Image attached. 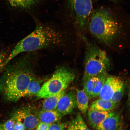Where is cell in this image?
Masks as SVG:
<instances>
[{"label": "cell", "instance_id": "16", "mask_svg": "<svg viewBox=\"0 0 130 130\" xmlns=\"http://www.w3.org/2000/svg\"><path fill=\"white\" fill-rule=\"evenodd\" d=\"M43 81L42 79H37L35 77L31 81L26 88L21 94V98L37 94L40 90Z\"/></svg>", "mask_w": 130, "mask_h": 130}, {"label": "cell", "instance_id": "25", "mask_svg": "<svg viewBox=\"0 0 130 130\" xmlns=\"http://www.w3.org/2000/svg\"><path fill=\"white\" fill-rule=\"evenodd\" d=\"M50 125L42 122H40L37 127L44 130H48Z\"/></svg>", "mask_w": 130, "mask_h": 130}, {"label": "cell", "instance_id": "30", "mask_svg": "<svg viewBox=\"0 0 130 130\" xmlns=\"http://www.w3.org/2000/svg\"><path fill=\"white\" fill-rule=\"evenodd\" d=\"M118 130H123V129H119Z\"/></svg>", "mask_w": 130, "mask_h": 130}, {"label": "cell", "instance_id": "22", "mask_svg": "<svg viewBox=\"0 0 130 130\" xmlns=\"http://www.w3.org/2000/svg\"><path fill=\"white\" fill-rule=\"evenodd\" d=\"M8 56L4 51H0V74L5 67V63Z\"/></svg>", "mask_w": 130, "mask_h": 130}, {"label": "cell", "instance_id": "20", "mask_svg": "<svg viewBox=\"0 0 130 130\" xmlns=\"http://www.w3.org/2000/svg\"><path fill=\"white\" fill-rule=\"evenodd\" d=\"M124 92L125 84L124 83L115 91L110 100L113 103L118 104L122 99Z\"/></svg>", "mask_w": 130, "mask_h": 130}, {"label": "cell", "instance_id": "17", "mask_svg": "<svg viewBox=\"0 0 130 130\" xmlns=\"http://www.w3.org/2000/svg\"><path fill=\"white\" fill-rule=\"evenodd\" d=\"M65 93V91L47 98L44 101L42 110H55L56 109L60 99Z\"/></svg>", "mask_w": 130, "mask_h": 130}, {"label": "cell", "instance_id": "5", "mask_svg": "<svg viewBox=\"0 0 130 130\" xmlns=\"http://www.w3.org/2000/svg\"><path fill=\"white\" fill-rule=\"evenodd\" d=\"M75 75L68 68H58L37 94L38 98H46L64 91L74 80Z\"/></svg>", "mask_w": 130, "mask_h": 130}, {"label": "cell", "instance_id": "1", "mask_svg": "<svg viewBox=\"0 0 130 130\" xmlns=\"http://www.w3.org/2000/svg\"><path fill=\"white\" fill-rule=\"evenodd\" d=\"M27 53L5 66L0 78V91L8 101L15 102L36 77L34 56Z\"/></svg>", "mask_w": 130, "mask_h": 130}, {"label": "cell", "instance_id": "13", "mask_svg": "<svg viewBox=\"0 0 130 130\" xmlns=\"http://www.w3.org/2000/svg\"><path fill=\"white\" fill-rule=\"evenodd\" d=\"M37 117L40 122L51 124L58 122L62 117L55 110H42L39 113Z\"/></svg>", "mask_w": 130, "mask_h": 130}, {"label": "cell", "instance_id": "27", "mask_svg": "<svg viewBox=\"0 0 130 130\" xmlns=\"http://www.w3.org/2000/svg\"><path fill=\"white\" fill-rule=\"evenodd\" d=\"M0 130H4L3 128L2 125L0 124Z\"/></svg>", "mask_w": 130, "mask_h": 130}, {"label": "cell", "instance_id": "10", "mask_svg": "<svg viewBox=\"0 0 130 130\" xmlns=\"http://www.w3.org/2000/svg\"><path fill=\"white\" fill-rule=\"evenodd\" d=\"M124 82L116 76L107 77L99 94L100 99L110 100L114 93Z\"/></svg>", "mask_w": 130, "mask_h": 130}, {"label": "cell", "instance_id": "11", "mask_svg": "<svg viewBox=\"0 0 130 130\" xmlns=\"http://www.w3.org/2000/svg\"><path fill=\"white\" fill-rule=\"evenodd\" d=\"M115 113L111 111H102L89 109L88 112L89 123L92 127L96 128L106 118Z\"/></svg>", "mask_w": 130, "mask_h": 130}, {"label": "cell", "instance_id": "15", "mask_svg": "<svg viewBox=\"0 0 130 130\" xmlns=\"http://www.w3.org/2000/svg\"><path fill=\"white\" fill-rule=\"evenodd\" d=\"M117 104L110 100H106L101 99L95 100L92 104L90 109L100 111H110L114 109Z\"/></svg>", "mask_w": 130, "mask_h": 130}, {"label": "cell", "instance_id": "24", "mask_svg": "<svg viewBox=\"0 0 130 130\" xmlns=\"http://www.w3.org/2000/svg\"><path fill=\"white\" fill-rule=\"evenodd\" d=\"M26 129L25 126L21 122L16 121L14 130H25Z\"/></svg>", "mask_w": 130, "mask_h": 130}, {"label": "cell", "instance_id": "29", "mask_svg": "<svg viewBox=\"0 0 130 130\" xmlns=\"http://www.w3.org/2000/svg\"><path fill=\"white\" fill-rule=\"evenodd\" d=\"M36 130H43V129H40V128H39L37 127V129H36Z\"/></svg>", "mask_w": 130, "mask_h": 130}, {"label": "cell", "instance_id": "4", "mask_svg": "<svg viewBox=\"0 0 130 130\" xmlns=\"http://www.w3.org/2000/svg\"><path fill=\"white\" fill-rule=\"evenodd\" d=\"M86 50L84 58L83 81L89 78L106 73L110 62L106 52L85 40Z\"/></svg>", "mask_w": 130, "mask_h": 130}, {"label": "cell", "instance_id": "12", "mask_svg": "<svg viewBox=\"0 0 130 130\" xmlns=\"http://www.w3.org/2000/svg\"><path fill=\"white\" fill-rule=\"evenodd\" d=\"M120 116L118 114L108 117L98 125L96 130H118L119 127Z\"/></svg>", "mask_w": 130, "mask_h": 130}, {"label": "cell", "instance_id": "26", "mask_svg": "<svg viewBox=\"0 0 130 130\" xmlns=\"http://www.w3.org/2000/svg\"><path fill=\"white\" fill-rule=\"evenodd\" d=\"M95 1H99V0H95ZM109 1L112 2L114 3H116L118 1V0H109Z\"/></svg>", "mask_w": 130, "mask_h": 130}, {"label": "cell", "instance_id": "21", "mask_svg": "<svg viewBox=\"0 0 130 130\" xmlns=\"http://www.w3.org/2000/svg\"><path fill=\"white\" fill-rule=\"evenodd\" d=\"M16 121L14 116L2 125L4 130H14Z\"/></svg>", "mask_w": 130, "mask_h": 130}, {"label": "cell", "instance_id": "6", "mask_svg": "<svg viewBox=\"0 0 130 130\" xmlns=\"http://www.w3.org/2000/svg\"><path fill=\"white\" fill-rule=\"evenodd\" d=\"M68 1L76 24L78 27L83 28L92 13V0H68Z\"/></svg>", "mask_w": 130, "mask_h": 130}, {"label": "cell", "instance_id": "9", "mask_svg": "<svg viewBox=\"0 0 130 130\" xmlns=\"http://www.w3.org/2000/svg\"><path fill=\"white\" fill-rule=\"evenodd\" d=\"M16 121L21 122L26 129L33 130L37 127L40 122L37 115L30 109L23 108L17 112L14 116Z\"/></svg>", "mask_w": 130, "mask_h": 130}, {"label": "cell", "instance_id": "8", "mask_svg": "<svg viewBox=\"0 0 130 130\" xmlns=\"http://www.w3.org/2000/svg\"><path fill=\"white\" fill-rule=\"evenodd\" d=\"M76 106V92L71 91L61 97L55 110L62 117L72 113Z\"/></svg>", "mask_w": 130, "mask_h": 130}, {"label": "cell", "instance_id": "23", "mask_svg": "<svg viewBox=\"0 0 130 130\" xmlns=\"http://www.w3.org/2000/svg\"><path fill=\"white\" fill-rule=\"evenodd\" d=\"M64 125L58 122L50 125L48 130H64Z\"/></svg>", "mask_w": 130, "mask_h": 130}, {"label": "cell", "instance_id": "14", "mask_svg": "<svg viewBox=\"0 0 130 130\" xmlns=\"http://www.w3.org/2000/svg\"><path fill=\"white\" fill-rule=\"evenodd\" d=\"M76 106L84 115H86L88 108L89 98L83 90L77 89L76 93Z\"/></svg>", "mask_w": 130, "mask_h": 130}, {"label": "cell", "instance_id": "18", "mask_svg": "<svg viewBox=\"0 0 130 130\" xmlns=\"http://www.w3.org/2000/svg\"><path fill=\"white\" fill-rule=\"evenodd\" d=\"M67 130H90L86 125L80 113L72 120Z\"/></svg>", "mask_w": 130, "mask_h": 130}, {"label": "cell", "instance_id": "19", "mask_svg": "<svg viewBox=\"0 0 130 130\" xmlns=\"http://www.w3.org/2000/svg\"><path fill=\"white\" fill-rule=\"evenodd\" d=\"M40 0H13L9 3L12 7L29 9L36 4Z\"/></svg>", "mask_w": 130, "mask_h": 130}, {"label": "cell", "instance_id": "7", "mask_svg": "<svg viewBox=\"0 0 130 130\" xmlns=\"http://www.w3.org/2000/svg\"><path fill=\"white\" fill-rule=\"evenodd\" d=\"M106 73L93 76L83 81L84 91L89 99L98 96L107 77Z\"/></svg>", "mask_w": 130, "mask_h": 130}, {"label": "cell", "instance_id": "3", "mask_svg": "<svg viewBox=\"0 0 130 130\" xmlns=\"http://www.w3.org/2000/svg\"><path fill=\"white\" fill-rule=\"evenodd\" d=\"M91 17V33L105 44H112L119 35L121 27L111 12L106 8H101L94 11Z\"/></svg>", "mask_w": 130, "mask_h": 130}, {"label": "cell", "instance_id": "28", "mask_svg": "<svg viewBox=\"0 0 130 130\" xmlns=\"http://www.w3.org/2000/svg\"><path fill=\"white\" fill-rule=\"evenodd\" d=\"M13 1V0H7L8 2L9 3H10V2H11V1Z\"/></svg>", "mask_w": 130, "mask_h": 130}, {"label": "cell", "instance_id": "2", "mask_svg": "<svg viewBox=\"0 0 130 130\" xmlns=\"http://www.w3.org/2000/svg\"><path fill=\"white\" fill-rule=\"evenodd\" d=\"M63 40L62 35L60 31L47 26L37 25L33 32L14 46L8 56L5 66L21 53L58 46Z\"/></svg>", "mask_w": 130, "mask_h": 130}]
</instances>
